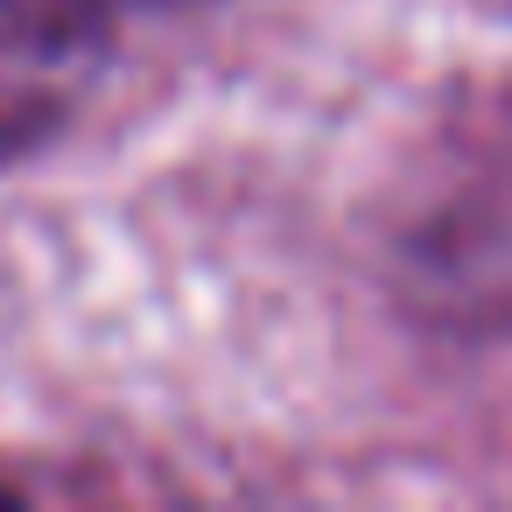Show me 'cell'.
Wrapping results in <instances>:
<instances>
[{
  "mask_svg": "<svg viewBox=\"0 0 512 512\" xmlns=\"http://www.w3.org/2000/svg\"><path fill=\"white\" fill-rule=\"evenodd\" d=\"M106 50V0H0V162L43 148L85 106Z\"/></svg>",
  "mask_w": 512,
  "mask_h": 512,
  "instance_id": "6da1fadb",
  "label": "cell"
}]
</instances>
